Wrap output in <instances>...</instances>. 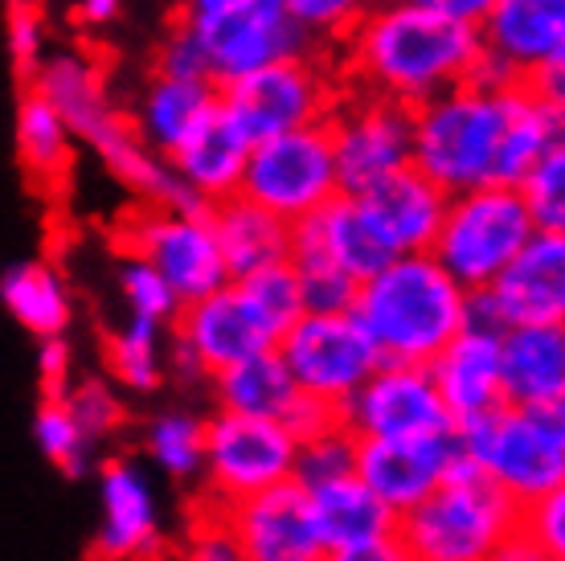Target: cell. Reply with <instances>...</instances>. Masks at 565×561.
Segmentation results:
<instances>
[{
	"label": "cell",
	"instance_id": "3",
	"mask_svg": "<svg viewBox=\"0 0 565 561\" xmlns=\"http://www.w3.org/2000/svg\"><path fill=\"white\" fill-rule=\"evenodd\" d=\"M29 86H38L54 103L78 148L95 156L140 205H164V210L205 205L184 189L169 160L136 136L128 107H119L107 66L99 57L83 54V50H50Z\"/></svg>",
	"mask_w": 565,
	"mask_h": 561
},
{
	"label": "cell",
	"instance_id": "10",
	"mask_svg": "<svg viewBox=\"0 0 565 561\" xmlns=\"http://www.w3.org/2000/svg\"><path fill=\"white\" fill-rule=\"evenodd\" d=\"M124 254L152 263L181 304L230 283V267L210 222V205H198V210L140 205L124 222Z\"/></svg>",
	"mask_w": 565,
	"mask_h": 561
},
{
	"label": "cell",
	"instance_id": "21",
	"mask_svg": "<svg viewBox=\"0 0 565 561\" xmlns=\"http://www.w3.org/2000/svg\"><path fill=\"white\" fill-rule=\"evenodd\" d=\"M103 525L95 537L99 561H148L160 549V512L140 467L115 455L99 467Z\"/></svg>",
	"mask_w": 565,
	"mask_h": 561
},
{
	"label": "cell",
	"instance_id": "20",
	"mask_svg": "<svg viewBox=\"0 0 565 561\" xmlns=\"http://www.w3.org/2000/svg\"><path fill=\"white\" fill-rule=\"evenodd\" d=\"M430 378L451 414L455 426L483 419L488 410L504 406V381H500V328L471 316L463 332L430 361Z\"/></svg>",
	"mask_w": 565,
	"mask_h": 561
},
{
	"label": "cell",
	"instance_id": "54",
	"mask_svg": "<svg viewBox=\"0 0 565 561\" xmlns=\"http://www.w3.org/2000/svg\"><path fill=\"white\" fill-rule=\"evenodd\" d=\"M172 337V332H169ZM169 373L177 381H210V373L201 369V361L193 357V349L189 345H181V340L172 337V345H169Z\"/></svg>",
	"mask_w": 565,
	"mask_h": 561
},
{
	"label": "cell",
	"instance_id": "35",
	"mask_svg": "<svg viewBox=\"0 0 565 561\" xmlns=\"http://www.w3.org/2000/svg\"><path fill=\"white\" fill-rule=\"evenodd\" d=\"M33 438H38V451L62 472L66 479H83L90 472V435H86L78 419L71 414L66 398H42L38 402V414H33Z\"/></svg>",
	"mask_w": 565,
	"mask_h": 561
},
{
	"label": "cell",
	"instance_id": "38",
	"mask_svg": "<svg viewBox=\"0 0 565 561\" xmlns=\"http://www.w3.org/2000/svg\"><path fill=\"white\" fill-rule=\"evenodd\" d=\"M50 45V25H45L42 0H13L4 4V54L21 83H29L38 66L45 62Z\"/></svg>",
	"mask_w": 565,
	"mask_h": 561
},
{
	"label": "cell",
	"instance_id": "8",
	"mask_svg": "<svg viewBox=\"0 0 565 561\" xmlns=\"http://www.w3.org/2000/svg\"><path fill=\"white\" fill-rule=\"evenodd\" d=\"M459 447L500 491L529 505L565 484V443L529 406L488 410L459 426Z\"/></svg>",
	"mask_w": 565,
	"mask_h": 561
},
{
	"label": "cell",
	"instance_id": "7",
	"mask_svg": "<svg viewBox=\"0 0 565 561\" xmlns=\"http://www.w3.org/2000/svg\"><path fill=\"white\" fill-rule=\"evenodd\" d=\"M238 193L282 218L287 225L324 210L332 197H340V172L328 119L250 144Z\"/></svg>",
	"mask_w": 565,
	"mask_h": 561
},
{
	"label": "cell",
	"instance_id": "53",
	"mask_svg": "<svg viewBox=\"0 0 565 561\" xmlns=\"http://www.w3.org/2000/svg\"><path fill=\"white\" fill-rule=\"evenodd\" d=\"M255 0H181V21L189 25H210V21H222V17L238 13Z\"/></svg>",
	"mask_w": 565,
	"mask_h": 561
},
{
	"label": "cell",
	"instance_id": "52",
	"mask_svg": "<svg viewBox=\"0 0 565 561\" xmlns=\"http://www.w3.org/2000/svg\"><path fill=\"white\" fill-rule=\"evenodd\" d=\"M124 13V0H74V21L90 33H99V29H111Z\"/></svg>",
	"mask_w": 565,
	"mask_h": 561
},
{
	"label": "cell",
	"instance_id": "39",
	"mask_svg": "<svg viewBox=\"0 0 565 561\" xmlns=\"http://www.w3.org/2000/svg\"><path fill=\"white\" fill-rule=\"evenodd\" d=\"M238 283L258 304V311L279 328V337L303 316V292H299V275H296V267H291V258L270 263V267H263V271H250V275H242Z\"/></svg>",
	"mask_w": 565,
	"mask_h": 561
},
{
	"label": "cell",
	"instance_id": "43",
	"mask_svg": "<svg viewBox=\"0 0 565 561\" xmlns=\"http://www.w3.org/2000/svg\"><path fill=\"white\" fill-rule=\"evenodd\" d=\"M369 4L373 0H282V9L308 33L311 45L328 38H349V29L369 13Z\"/></svg>",
	"mask_w": 565,
	"mask_h": 561
},
{
	"label": "cell",
	"instance_id": "36",
	"mask_svg": "<svg viewBox=\"0 0 565 561\" xmlns=\"http://www.w3.org/2000/svg\"><path fill=\"white\" fill-rule=\"evenodd\" d=\"M119 299H124L128 316L156 324L164 332H172V320L181 311V299L164 283V275L152 263L136 258V254H124V263H119Z\"/></svg>",
	"mask_w": 565,
	"mask_h": 561
},
{
	"label": "cell",
	"instance_id": "57",
	"mask_svg": "<svg viewBox=\"0 0 565 561\" xmlns=\"http://www.w3.org/2000/svg\"><path fill=\"white\" fill-rule=\"evenodd\" d=\"M0 4H13V0H0Z\"/></svg>",
	"mask_w": 565,
	"mask_h": 561
},
{
	"label": "cell",
	"instance_id": "16",
	"mask_svg": "<svg viewBox=\"0 0 565 561\" xmlns=\"http://www.w3.org/2000/svg\"><path fill=\"white\" fill-rule=\"evenodd\" d=\"M172 337L189 345L201 369L213 378V373L238 366L255 352L275 349L279 328L258 311V304L246 295L238 279H230L222 287H213L210 295L181 304L177 320H172Z\"/></svg>",
	"mask_w": 565,
	"mask_h": 561
},
{
	"label": "cell",
	"instance_id": "24",
	"mask_svg": "<svg viewBox=\"0 0 565 561\" xmlns=\"http://www.w3.org/2000/svg\"><path fill=\"white\" fill-rule=\"evenodd\" d=\"M217 112V83L213 78H177V74H148L128 107V119L152 152L169 160L210 115Z\"/></svg>",
	"mask_w": 565,
	"mask_h": 561
},
{
	"label": "cell",
	"instance_id": "29",
	"mask_svg": "<svg viewBox=\"0 0 565 561\" xmlns=\"http://www.w3.org/2000/svg\"><path fill=\"white\" fill-rule=\"evenodd\" d=\"M210 222L230 267V279H242L250 271L282 263L291 254V225L275 218L270 210H263V205H255L250 197L234 193L210 205Z\"/></svg>",
	"mask_w": 565,
	"mask_h": 561
},
{
	"label": "cell",
	"instance_id": "44",
	"mask_svg": "<svg viewBox=\"0 0 565 561\" xmlns=\"http://www.w3.org/2000/svg\"><path fill=\"white\" fill-rule=\"evenodd\" d=\"M516 533L524 541H533L541 553H550L553 561H565V484L521 505V529Z\"/></svg>",
	"mask_w": 565,
	"mask_h": 561
},
{
	"label": "cell",
	"instance_id": "17",
	"mask_svg": "<svg viewBox=\"0 0 565 561\" xmlns=\"http://www.w3.org/2000/svg\"><path fill=\"white\" fill-rule=\"evenodd\" d=\"M217 508L238 541L242 561H324L308 488L296 479L270 484L255 496H242L234 505Z\"/></svg>",
	"mask_w": 565,
	"mask_h": 561
},
{
	"label": "cell",
	"instance_id": "49",
	"mask_svg": "<svg viewBox=\"0 0 565 561\" xmlns=\"http://www.w3.org/2000/svg\"><path fill=\"white\" fill-rule=\"evenodd\" d=\"M529 78H533V86H529L533 98L565 127V50L557 57H550V62H545L537 74H529Z\"/></svg>",
	"mask_w": 565,
	"mask_h": 561
},
{
	"label": "cell",
	"instance_id": "25",
	"mask_svg": "<svg viewBox=\"0 0 565 561\" xmlns=\"http://www.w3.org/2000/svg\"><path fill=\"white\" fill-rule=\"evenodd\" d=\"M480 42L516 78H529L565 50V0H495Z\"/></svg>",
	"mask_w": 565,
	"mask_h": 561
},
{
	"label": "cell",
	"instance_id": "23",
	"mask_svg": "<svg viewBox=\"0 0 565 561\" xmlns=\"http://www.w3.org/2000/svg\"><path fill=\"white\" fill-rule=\"evenodd\" d=\"M447 197L430 177L414 169H402L394 177L377 181L373 189L356 193L365 218L373 222V230L382 234V242L394 254H418L430 251V242L438 234L443 210H447Z\"/></svg>",
	"mask_w": 565,
	"mask_h": 561
},
{
	"label": "cell",
	"instance_id": "34",
	"mask_svg": "<svg viewBox=\"0 0 565 561\" xmlns=\"http://www.w3.org/2000/svg\"><path fill=\"white\" fill-rule=\"evenodd\" d=\"M143 451L169 479L201 476V459H205V419L189 414V410H164L143 426Z\"/></svg>",
	"mask_w": 565,
	"mask_h": 561
},
{
	"label": "cell",
	"instance_id": "55",
	"mask_svg": "<svg viewBox=\"0 0 565 561\" xmlns=\"http://www.w3.org/2000/svg\"><path fill=\"white\" fill-rule=\"evenodd\" d=\"M529 410H533V414H537V419L545 422V426H550L553 435H557L565 443V390L553 393L550 402H541V406H529Z\"/></svg>",
	"mask_w": 565,
	"mask_h": 561
},
{
	"label": "cell",
	"instance_id": "19",
	"mask_svg": "<svg viewBox=\"0 0 565 561\" xmlns=\"http://www.w3.org/2000/svg\"><path fill=\"white\" fill-rule=\"evenodd\" d=\"M463 455L459 426L443 435H411V438H356V476L394 508L397 517L418 505L438 479L451 472Z\"/></svg>",
	"mask_w": 565,
	"mask_h": 561
},
{
	"label": "cell",
	"instance_id": "15",
	"mask_svg": "<svg viewBox=\"0 0 565 561\" xmlns=\"http://www.w3.org/2000/svg\"><path fill=\"white\" fill-rule=\"evenodd\" d=\"M471 311L492 328L565 324V234L533 230L509 267L471 295Z\"/></svg>",
	"mask_w": 565,
	"mask_h": 561
},
{
	"label": "cell",
	"instance_id": "42",
	"mask_svg": "<svg viewBox=\"0 0 565 561\" xmlns=\"http://www.w3.org/2000/svg\"><path fill=\"white\" fill-rule=\"evenodd\" d=\"M62 398H66L71 414L78 419V426L90 435V443L111 438L115 431L124 426V419H128V414H124V402H119V393H115L111 385H107V381H99V378L78 381V385H71Z\"/></svg>",
	"mask_w": 565,
	"mask_h": 561
},
{
	"label": "cell",
	"instance_id": "31",
	"mask_svg": "<svg viewBox=\"0 0 565 561\" xmlns=\"http://www.w3.org/2000/svg\"><path fill=\"white\" fill-rule=\"evenodd\" d=\"M0 304L13 316L29 337H66V328L74 320V299L66 279L57 275L50 263L29 258V263H13L0 275Z\"/></svg>",
	"mask_w": 565,
	"mask_h": 561
},
{
	"label": "cell",
	"instance_id": "47",
	"mask_svg": "<svg viewBox=\"0 0 565 561\" xmlns=\"http://www.w3.org/2000/svg\"><path fill=\"white\" fill-rule=\"evenodd\" d=\"M279 422L299 438V443H308V438H316V435L337 431L340 406H332V402H324V398H311V393H296V402L287 406V414H282Z\"/></svg>",
	"mask_w": 565,
	"mask_h": 561
},
{
	"label": "cell",
	"instance_id": "50",
	"mask_svg": "<svg viewBox=\"0 0 565 561\" xmlns=\"http://www.w3.org/2000/svg\"><path fill=\"white\" fill-rule=\"evenodd\" d=\"M324 561H414V558L406 553V546L397 541V533H390V537H382V541H365V546L324 553Z\"/></svg>",
	"mask_w": 565,
	"mask_h": 561
},
{
	"label": "cell",
	"instance_id": "5",
	"mask_svg": "<svg viewBox=\"0 0 565 561\" xmlns=\"http://www.w3.org/2000/svg\"><path fill=\"white\" fill-rule=\"evenodd\" d=\"M521 529V505L467 455L397 517V541L414 561H492Z\"/></svg>",
	"mask_w": 565,
	"mask_h": 561
},
{
	"label": "cell",
	"instance_id": "2",
	"mask_svg": "<svg viewBox=\"0 0 565 561\" xmlns=\"http://www.w3.org/2000/svg\"><path fill=\"white\" fill-rule=\"evenodd\" d=\"M480 50V29L447 21L418 0H373L349 29V71L369 95L406 107L467 83Z\"/></svg>",
	"mask_w": 565,
	"mask_h": 561
},
{
	"label": "cell",
	"instance_id": "32",
	"mask_svg": "<svg viewBox=\"0 0 565 561\" xmlns=\"http://www.w3.org/2000/svg\"><path fill=\"white\" fill-rule=\"evenodd\" d=\"M210 385L217 410L255 414V419H282L299 393L291 369L282 366V357L275 349L255 352V357H246L238 366L213 373Z\"/></svg>",
	"mask_w": 565,
	"mask_h": 561
},
{
	"label": "cell",
	"instance_id": "27",
	"mask_svg": "<svg viewBox=\"0 0 565 561\" xmlns=\"http://www.w3.org/2000/svg\"><path fill=\"white\" fill-rule=\"evenodd\" d=\"M500 381L504 402L541 406L565 390V324L500 328Z\"/></svg>",
	"mask_w": 565,
	"mask_h": 561
},
{
	"label": "cell",
	"instance_id": "48",
	"mask_svg": "<svg viewBox=\"0 0 565 561\" xmlns=\"http://www.w3.org/2000/svg\"><path fill=\"white\" fill-rule=\"evenodd\" d=\"M71 373L74 349L66 345V337L38 340V385H42V398H62L71 390Z\"/></svg>",
	"mask_w": 565,
	"mask_h": 561
},
{
	"label": "cell",
	"instance_id": "1",
	"mask_svg": "<svg viewBox=\"0 0 565 561\" xmlns=\"http://www.w3.org/2000/svg\"><path fill=\"white\" fill-rule=\"evenodd\" d=\"M562 124L521 83L467 78L414 107V169L443 193L521 184Z\"/></svg>",
	"mask_w": 565,
	"mask_h": 561
},
{
	"label": "cell",
	"instance_id": "46",
	"mask_svg": "<svg viewBox=\"0 0 565 561\" xmlns=\"http://www.w3.org/2000/svg\"><path fill=\"white\" fill-rule=\"evenodd\" d=\"M189 561H242V549L230 533L222 508L213 505L210 517H201L189 533Z\"/></svg>",
	"mask_w": 565,
	"mask_h": 561
},
{
	"label": "cell",
	"instance_id": "12",
	"mask_svg": "<svg viewBox=\"0 0 565 561\" xmlns=\"http://www.w3.org/2000/svg\"><path fill=\"white\" fill-rule=\"evenodd\" d=\"M332 103V78L311 54L282 57L275 66L217 86V107L246 131L250 144L291 127L324 124Z\"/></svg>",
	"mask_w": 565,
	"mask_h": 561
},
{
	"label": "cell",
	"instance_id": "6",
	"mask_svg": "<svg viewBox=\"0 0 565 561\" xmlns=\"http://www.w3.org/2000/svg\"><path fill=\"white\" fill-rule=\"evenodd\" d=\"M533 230L521 184H480L447 197L430 254L476 295L521 254Z\"/></svg>",
	"mask_w": 565,
	"mask_h": 561
},
{
	"label": "cell",
	"instance_id": "40",
	"mask_svg": "<svg viewBox=\"0 0 565 561\" xmlns=\"http://www.w3.org/2000/svg\"><path fill=\"white\" fill-rule=\"evenodd\" d=\"M349 472H356V435H349L344 426L328 431V435L308 438V443H299L296 484L316 488V484L340 479V476H349Z\"/></svg>",
	"mask_w": 565,
	"mask_h": 561
},
{
	"label": "cell",
	"instance_id": "30",
	"mask_svg": "<svg viewBox=\"0 0 565 561\" xmlns=\"http://www.w3.org/2000/svg\"><path fill=\"white\" fill-rule=\"evenodd\" d=\"M13 144H17V160L25 177L38 189H62L66 177L74 169V152H78V140L71 136V127L62 119L54 103L29 86L17 98L13 112Z\"/></svg>",
	"mask_w": 565,
	"mask_h": 561
},
{
	"label": "cell",
	"instance_id": "45",
	"mask_svg": "<svg viewBox=\"0 0 565 561\" xmlns=\"http://www.w3.org/2000/svg\"><path fill=\"white\" fill-rule=\"evenodd\" d=\"M152 71L177 74V78H210V57H205V42H201L198 25H189V21L177 17V25L156 45Z\"/></svg>",
	"mask_w": 565,
	"mask_h": 561
},
{
	"label": "cell",
	"instance_id": "11",
	"mask_svg": "<svg viewBox=\"0 0 565 561\" xmlns=\"http://www.w3.org/2000/svg\"><path fill=\"white\" fill-rule=\"evenodd\" d=\"M275 352L291 369L299 393L324 398L332 406H344L356 385H365L382 366V352L373 349L353 311H303L279 337Z\"/></svg>",
	"mask_w": 565,
	"mask_h": 561
},
{
	"label": "cell",
	"instance_id": "9",
	"mask_svg": "<svg viewBox=\"0 0 565 561\" xmlns=\"http://www.w3.org/2000/svg\"><path fill=\"white\" fill-rule=\"evenodd\" d=\"M299 438L279 419H255L217 410L205 419V459L201 476L213 505H234L242 496L296 479Z\"/></svg>",
	"mask_w": 565,
	"mask_h": 561
},
{
	"label": "cell",
	"instance_id": "56",
	"mask_svg": "<svg viewBox=\"0 0 565 561\" xmlns=\"http://www.w3.org/2000/svg\"><path fill=\"white\" fill-rule=\"evenodd\" d=\"M492 561H553V558H550V553H541V549L533 546V541H524V537L516 533V537L509 541V546H504L500 553H495Z\"/></svg>",
	"mask_w": 565,
	"mask_h": 561
},
{
	"label": "cell",
	"instance_id": "26",
	"mask_svg": "<svg viewBox=\"0 0 565 561\" xmlns=\"http://www.w3.org/2000/svg\"><path fill=\"white\" fill-rule=\"evenodd\" d=\"M246 156H250L246 131L217 107V112L169 156V165L198 201L217 205V201H226V197L238 193L242 172H246Z\"/></svg>",
	"mask_w": 565,
	"mask_h": 561
},
{
	"label": "cell",
	"instance_id": "13",
	"mask_svg": "<svg viewBox=\"0 0 565 561\" xmlns=\"http://www.w3.org/2000/svg\"><path fill=\"white\" fill-rule=\"evenodd\" d=\"M340 193H365L414 165V107L382 95H361L328 115Z\"/></svg>",
	"mask_w": 565,
	"mask_h": 561
},
{
	"label": "cell",
	"instance_id": "4",
	"mask_svg": "<svg viewBox=\"0 0 565 561\" xmlns=\"http://www.w3.org/2000/svg\"><path fill=\"white\" fill-rule=\"evenodd\" d=\"M353 316L369 332L382 361L430 366L467 324L471 292L430 251L394 254L382 271L361 279Z\"/></svg>",
	"mask_w": 565,
	"mask_h": 561
},
{
	"label": "cell",
	"instance_id": "41",
	"mask_svg": "<svg viewBox=\"0 0 565 561\" xmlns=\"http://www.w3.org/2000/svg\"><path fill=\"white\" fill-rule=\"evenodd\" d=\"M291 267L299 275V292H303V311H353L356 287L361 283L353 275H344L337 263L303 254L291 258Z\"/></svg>",
	"mask_w": 565,
	"mask_h": 561
},
{
	"label": "cell",
	"instance_id": "18",
	"mask_svg": "<svg viewBox=\"0 0 565 561\" xmlns=\"http://www.w3.org/2000/svg\"><path fill=\"white\" fill-rule=\"evenodd\" d=\"M198 33L210 57V78L217 86L275 66L282 57L311 54V38L291 21L282 0H255L222 21L198 25Z\"/></svg>",
	"mask_w": 565,
	"mask_h": 561
},
{
	"label": "cell",
	"instance_id": "14",
	"mask_svg": "<svg viewBox=\"0 0 565 561\" xmlns=\"http://www.w3.org/2000/svg\"><path fill=\"white\" fill-rule=\"evenodd\" d=\"M340 426L356 438H411L455 431L426 366L382 361L340 406Z\"/></svg>",
	"mask_w": 565,
	"mask_h": 561
},
{
	"label": "cell",
	"instance_id": "33",
	"mask_svg": "<svg viewBox=\"0 0 565 561\" xmlns=\"http://www.w3.org/2000/svg\"><path fill=\"white\" fill-rule=\"evenodd\" d=\"M160 337H164V328L128 316V320L119 324V328H111L107 340H103L107 373H111L119 385H128V390H136V393L160 390V381H164Z\"/></svg>",
	"mask_w": 565,
	"mask_h": 561
},
{
	"label": "cell",
	"instance_id": "51",
	"mask_svg": "<svg viewBox=\"0 0 565 561\" xmlns=\"http://www.w3.org/2000/svg\"><path fill=\"white\" fill-rule=\"evenodd\" d=\"M426 9H435L438 17H447V21H459V25H471L480 29L492 13L495 0H418Z\"/></svg>",
	"mask_w": 565,
	"mask_h": 561
},
{
	"label": "cell",
	"instance_id": "28",
	"mask_svg": "<svg viewBox=\"0 0 565 561\" xmlns=\"http://www.w3.org/2000/svg\"><path fill=\"white\" fill-rule=\"evenodd\" d=\"M308 505L324 553L382 541L397 529V512L356 472L308 488Z\"/></svg>",
	"mask_w": 565,
	"mask_h": 561
},
{
	"label": "cell",
	"instance_id": "22",
	"mask_svg": "<svg viewBox=\"0 0 565 561\" xmlns=\"http://www.w3.org/2000/svg\"><path fill=\"white\" fill-rule=\"evenodd\" d=\"M303 254L337 263L356 283L369 279L373 271H382L394 258V251L373 230V222L365 218L353 193L332 197L324 210H316L311 218L291 225V254L287 258H303Z\"/></svg>",
	"mask_w": 565,
	"mask_h": 561
},
{
	"label": "cell",
	"instance_id": "37",
	"mask_svg": "<svg viewBox=\"0 0 565 561\" xmlns=\"http://www.w3.org/2000/svg\"><path fill=\"white\" fill-rule=\"evenodd\" d=\"M521 193L537 230L565 234V127L550 140V148L537 156V165L521 181Z\"/></svg>",
	"mask_w": 565,
	"mask_h": 561
}]
</instances>
